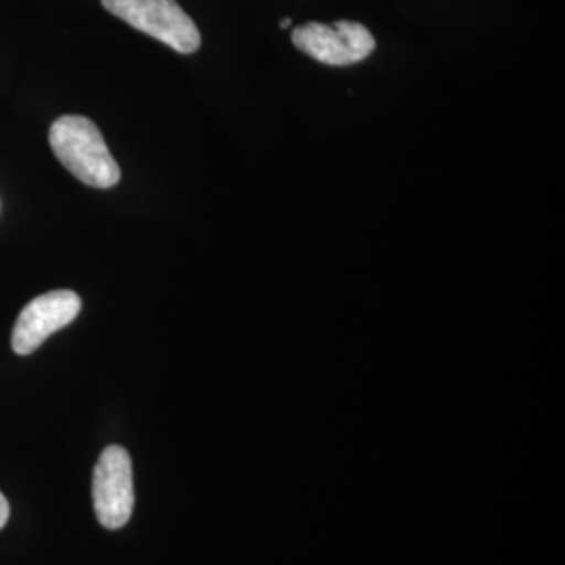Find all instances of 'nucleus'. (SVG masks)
I'll return each instance as SVG.
<instances>
[{
	"label": "nucleus",
	"mask_w": 565,
	"mask_h": 565,
	"mask_svg": "<svg viewBox=\"0 0 565 565\" xmlns=\"http://www.w3.org/2000/svg\"><path fill=\"white\" fill-rule=\"evenodd\" d=\"M49 142L63 168H67L84 184L111 189L120 182V166L109 153L95 121L84 116H63L53 121Z\"/></svg>",
	"instance_id": "1"
},
{
	"label": "nucleus",
	"mask_w": 565,
	"mask_h": 565,
	"mask_svg": "<svg viewBox=\"0 0 565 565\" xmlns=\"http://www.w3.org/2000/svg\"><path fill=\"white\" fill-rule=\"evenodd\" d=\"M93 505L97 520L107 530L128 524L135 509L132 461L126 448L107 446L93 473Z\"/></svg>",
	"instance_id": "3"
},
{
	"label": "nucleus",
	"mask_w": 565,
	"mask_h": 565,
	"mask_svg": "<svg viewBox=\"0 0 565 565\" xmlns=\"http://www.w3.org/2000/svg\"><path fill=\"white\" fill-rule=\"evenodd\" d=\"M291 41L303 55L324 65H354L375 51L373 34L359 21H335L333 25L310 21L291 32Z\"/></svg>",
	"instance_id": "4"
},
{
	"label": "nucleus",
	"mask_w": 565,
	"mask_h": 565,
	"mask_svg": "<svg viewBox=\"0 0 565 565\" xmlns=\"http://www.w3.org/2000/svg\"><path fill=\"white\" fill-rule=\"evenodd\" d=\"M103 7L139 30L168 44L177 53L191 55L200 49L202 34L177 0H102Z\"/></svg>",
	"instance_id": "2"
},
{
	"label": "nucleus",
	"mask_w": 565,
	"mask_h": 565,
	"mask_svg": "<svg viewBox=\"0 0 565 565\" xmlns=\"http://www.w3.org/2000/svg\"><path fill=\"white\" fill-rule=\"evenodd\" d=\"M289 25H291V20H289V18H285V20H281L282 30H287V28H289Z\"/></svg>",
	"instance_id": "7"
},
{
	"label": "nucleus",
	"mask_w": 565,
	"mask_h": 565,
	"mask_svg": "<svg viewBox=\"0 0 565 565\" xmlns=\"http://www.w3.org/2000/svg\"><path fill=\"white\" fill-rule=\"evenodd\" d=\"M81 296L70 289H57L34 298L21 310L13 327V352L20 356L32 354L53 333L72 323L81 315Z\"/></svg>",
	"instance_id": "5"
},
{
	"label": "nucleus",
	"mask_w": 565,
	"mask_h": 565,
	"mask_svg": "<svg viewBox=\"0 0 565 565\" xmlns=\"http://www.w3.org/2000/svg\"><path fill=\"white\" fill-rule=\"evenodd\" d=\"M9 515H11V507H9V501L4 499V494L0 492V530L9 522Z\"/></svg>",
	"instance_id": "6"
}]
</instances>
